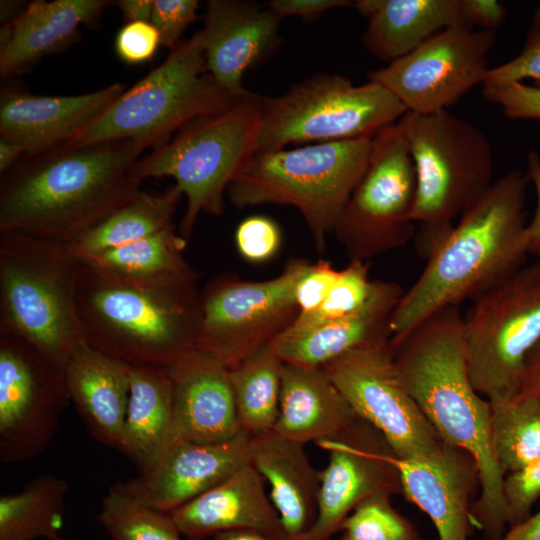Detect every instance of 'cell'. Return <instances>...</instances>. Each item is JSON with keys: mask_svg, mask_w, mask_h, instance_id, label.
Listing matches in <instances>:
<instances>
[{"mask_svg": "<svg viewBox=\"0 0 540 540\" xmlns=\"http://www.w3.org/2000/svg\"><path fill=\"white\" fill-rule=\"evenodd\" d=\"M24 155L25 150L21 145L0 138V174L10 170Z\"/></svg>", "mask_w": 540, "mask_h": 540, "instance_id": "cell-52", "label": "cell"}, {"mask_svg": "<svg viewBox=\"0 0 540 540\" xmlns=\"http://www.w3.org/2000/svg\"><path fill=\"white\" fill-rule=\"evenodd\" d=\"M396 125L414 164V238L427 259L452 230L453 219L493 183L492 149L479 128L448 110L406 112Z\"/></svg>", "mask_w": 540, "mask_h": 540, "instance_id": "cell-7", "label": "cell"}, {"mask_svg": "<svg viewBox=\"0 0 540 540\" xmlns=\"http://www.w3.org/2000/svg\"><path fill=\"white\" fill-rule=\"evenodd\" d=\"M329 453L321 471L317 517L296 540H330L365 500L402 494L399 458L375 427L357 417L340 437L316 443Z\"/></svg>", "mask_w": 540, "mask_h": 540, "instance_id": "cell-17", "label": "cell"}, {"mask_svg": "<svg viewBox=\"0 0 540 540\" xmlns=\"http://www.w3.org/2000/svg\"><path fill=\"white\" fill-rule=\"evenodd\" d=\"M534 81L540 87V6L533 11L526 39L521 52L511 60L489 68L483 87L500 86L523 80Z\"/></svg>", "mask_w": 540, "mask_h": 540, "instance_id": "cell-39", "label": "cell"}, {"mask_svg": "<svg viewBox=\"0 0 540 540\" xmlns=\"http://www.w3.org/2000/svg\"><path fill=\"white\" fill-rule=\"evenodd\" d=\"M281 19L264 5L241 0H209L201 29L207 72L235 98L251 94L242 80L280 45Z\"/></svg>", "mask_w": 540, "mask_h": 540, "instance_id": "cell-19", "label": "cell"}, {"mask_svg": "<svg viewBox=\"0 0 540 540\" xmlns=\"http://www.w3.org/2000/svg\"><path fill=\"white\" fill-rule=\"evenodd\" d=\"M132 366L85 343L71 355L64 371L69 400L89 434L121 452L130 395Z\"/></svg>", "mask_w": 540, "mask_h": 540, "instance_id": "cell-25", "label": "cell"}, {"mask_svg": "<svg viewBox=\"0 0 540 540\" xmlns=\"http://www.w3.org/2000/svg\"><path fill=\"white\" fill-rule=\"evenodd\" d=\"M239 99L225 92L207 72L199 30L170 50L163 63L122 92L66 144L130 139L143 151L156 149L190 123L220 112Z\"/></svg>", "mask_w": 540, "mask_h": 540, "instance_id": "cell-9", "label": "cell"}, {"mask_svg": "<svg viewBox=\"0 0 540 540\" xmlns=\"http://www.w3.org/2000/svg\"><path fill=\"white\" fill-rule=\"evenodd\" d=\"M282 235L272 219L250 216L236 228L235 244L242 258L251 263H263L272 259L280 249Z\"/></svg>", "mask_w": 540, "mask_h": 540, "instance_id": "cell-40", "label": "cell"}, {"mask_svg": "<svg viewBox=\"0 0 540 540\" xmlns=\"http://www.w3.org/2000/svg\"><path fill=\"white\" fill-rule=\"evenodd\" d=\"M264 6L281 20L289 16H300L310 21L331 9L354 7V2L349 0H271Z\"/></svg>", "mask_w": 540, "mask_h": 540, "instance_id": "cell-47", "label": "cell"}, {"mask_svg": "<svg viewBox=\"0 0 540 540\" xmlns=\"http://www.w3.org/2000/svg\"><path fill=\"white\" fill-rule=\"evenodd\" d=\"M389 345L406 389L441 439L474 458L480 495L472 524L486 540H501L508 526L505 475L492 448L490 401L469 377L459 308L432 313Z\"/></svg>", "mask_w": 540, "mask_h": 540, "instance_id": "cell-1", "label": "cell"}, {"mask_svg": "<svg viewBox=\"0 0 540 540\" xmlns=\"http://www.w3.org/2000/svg\"><path fill=\"white\" fill-rule=\"evenodd\" d=\"M527 174L536 192V209L531 222L527 225L528 252L540 255V156L536 151L528 154Z\"/></svg>", "mask_w": 540, "mask_h": 540, "instance_id": "cell-48", "label": "cell"}, {"mask_svg": "<svg viewBox=\"0 0 540 540\" xmlns=\"http://www.w3.org/2000/svg\"><path fill=\"white\" fill-rule=\"evenodd\" d=\"M415 197L414 164L395 123L372 138L366 170L333 229L349 260L368 262L414 238Z\"/></svg>", "mask_w": 540, "mask_h": 540, "instance_id": "cell-13", "label": "cell"}, {"mask_svg": "<svg viewBox=\"0 0 540 540\" xmlns=\"http://www.w3.org/2000/svg\"><path fill=\"white\" fill-rule=\"evenodd\" d=\"M338 274L339 270L325 260L310 264L295 289V299L299 309L298 317L314 312L323 304Z\"/></svg>", "mask_w": 540, "mask_h": 540, "instance_id": "cell-45", "label": "cell"}, {"mask_svg": "<svg viewBox=\"0 0 540 540\" xmlns=\"http://www.w3.org/2000/svg\"><path fill=\"white\" fill-rule=\"evenodd\" d=\"M97 520L114 540H181L170 513L147 506L114 485L101 501Z\"/></svg>", "mask_w": 540, "mask_h": 540, "instance_id": "cell-36", "label": "cell"}, {"mask_svg": "<svg viewBox=\"0 0 540 540\" xmlns=\"http://www.w3.org/2000/svg\"><path fill=\"white\" fill-rule=\"evenodd\" d=\"M406 112L391 92L374 81L354 85L344 76L318 73L282 95L262 96L257 152L295 143L373 138Z\"/></svg>", "mask_w": 540, "mask_h": 540, "instance_id": "cell-10", "label": "cell"}, {"mask_svg": "<svg viewBox=\"0 0 540 540\" xmlns=\"http://www.w3.org/2000/svg\"><path fill=\"white\" fill-rule=\"evenodd\" d=\"M504 496L509 528L531 515V508L540 496V456L524 468L507 474L504 479Z\"/></svg>", "mask_w": 540, "mask_h": 540, "instance_id": "cell-41", "label": "cell"}, {"mask_svg": "<svg viewBox=\"0 0 540 540\" xmlns=\"http://www.w3.org/2000/svg\"><path fill=\"white\" fill-rule=\"evenodd\" d=\"M68 401L63 371L0 327V461L20 463L44 451Z\"/></svg>", "mask_w": 540, "mask_h": 540, "instance_id": "cell-14", "label": "cell"}, {"mask_svg": "<svg viewBox=\"0 0 540 540\" xmlns=\"http://www.w3.org/2000/svg\"><path fill=\"white\" fill-rule=\"evenodd\" d=\"M253 437L242 429L221 442L179 440L149 471L114 486L147 506L170 513L250 463Z\"/></svg>", "mask_w": 540, "mask_h": 540, "instance_id": "cell-18", "label": "cell"}, {"mask_svg": "<svg viewBox=\"0 0 540 540\" xmlns=\"http://www.w3.org/2000/svg\"><path fill=\"white\" fill-rule=\"evenodd\" d=\"M143 152L113 139L24 155L1 175L0 232L71 243L142 191L130 172Z\"/></svg>", "mask_w": 540, "mask_h": 540, "instance_id": "cell-2", "label": "cell"}, {"mask_svg": "<svg viewBox=\"0 0 540 540\" xmlns=\"http://www.w3.org/2000/svg\"><path fill=\"white\" fill-rule=\"evenodd\" d=\"M501 540H540V510L510 527Z\"/></svg>", "mask_w": 540, "mask_h": 540, "instance_id": "cell-51", "label": "cell"}, {"mask_svg": "<svg viewBox=\"0 0 540 540\" xmlns=\"http://www.w3.org/2000/svg\"><path fill=\"white\" fill-rule=\"evenodd\" d=\"M402 494L433 522L438 540H468L471 496L480 487L474 458L447 443L431 455L398 461Z\"/></svg>", "mask_w": 540, "mask_h": 540, "instance_id": "cell-21", "label": "cell"}, {"mask_svg": "<svg viewBox=\"0 0 540 540\" xmlns=\"http://www.w3.org/2000/svg\"><path fill=\"white\" fill-rule=\"evenodd\" d=\"M517 396L540 397V341L528 353Z\"/></svg>", "mask_w": 540, "mask_h": 540, "instance_id": "cell-49", "label": "cell"}, {"mask_svg": "<svg viewBox=\"0 0 540 540\" xmlns=\"http://www.w3.org/2000/svg\"><path fill=\"white\" fill-rule=\"evenodd\" d=\"M198 280L134 284L83 263L77 289L83 342L131 366L171 367L197 346Z\"/></svg>", "mask_w": 540, "mask_h": 540, "instance_id": "cell-4", "label": "cell"}, {"mask_svg": "<svg viewBox=\"0 0 540 540\" xmlns=\"http://www.w3.org/2000/svg\"><path fill=\"white\" fill-rule=\"evenodd\" d=\"M284 362L268 345L230 370L240 426L253 436L274 430Z\"/></svg>", "mask_w": 540, "mask_h": 540, "instance_id": "cell-34", "label": "cell"}, {"mask_svg": "<svg viewBox=\"0 0 540 540\" xmlns=\"http://www.w3.org/2000/svg\"><path fill=\"white\" fill-rule=\"evenodd\" d=\"M107 0H35L11 24L0 48L1 78L26 72L42 58L62 52L80 38L81 26H94Z\"/></svg>", "mask_w": 540, "mask_h": 540, "instance_id": "cell-26", "label": "cell"}, {"mask_svg": "<svg viewBox=\"0 0 540 540\" xmlns=\"http://www.w3.org/2000/svg\"><path fill=\"white\" fill-rule=\"evenodd\" d=\"M357 417L321 367L284 362L274 432L304 445L317 443L340 437Z\"/></svg>", "mask_w": 540, "mask_h": 540, "instance_id": "cell-28", "label": "cell"}, {"mask_svg": "<svg viewBox=\"0 0 540 540\" xmlns=\"http://www.w3.org/2000/svg\"><path fill=\"white\" fill-rule=\"evenodd\" d=\"M49 540H63L60 535H57V536H54L53 538L49 539Z\"/></svg>", "mask_w": 540, "mask_h": 540, "instance_id": "cell-55", "label": "cell"}, {"mask_svg": "<svg viewBox=\"0 0 540 540\" xmlns=\"http://www.w3.org/2000/svg\"><path fill=\"white\" fill-rule=\"evenodd\" d=\"M83 263L66 244L0 232V327L64 368L83 344L77 289Z\"/></svg>", "mask_w": 540, "mask_h": 540, "instance_id": "cell-5", "label": "cell"}, {"mask_svg": "<svg viewBox=\"0 0 540 540\" xmlns=\"http://www.w3.org/2000/svg\"><path fill=\"white\" fill-rule=\"evenodd\" d=\"M154 0H120L115 2L126 23L150 22Z\"/></svg>", "mask_w": 540, "mask_h": 540, "instance_id": "cell-50", "label": "cell"}, {"mask_svg": "<svg viewBox=\"0 0 540 540\" xmlns=\"http://www.w3.org/2000/svg\"><path fill=\"white\" fill-rule=\"evenodd\" d=\"M179 436L196 443L228 440L242 430L230 370L195 349L168 367Z\"/></svg>", "mask_w": 540, "mask_h": 540, "instance_id": "cell-24", "label": "cell"}, {"mask_svg": "<svg viewBox=\"0 0 540 540\" xmlns=\"http://www.w3.org/2000/svg\"><path fill=\"white\" fill-rule=\"evenodd\" d=\"M262 96L254 92L228 108L200 118L165 145L141 156L132 178L170 177L186 198L179 233L191 236L201 213L220 216L229 185L258 151Z\"/></svg>", "mask_w": 540, "mask_h": 540, "instance_id": "cell-8", "label": "cell"}, {"mask_svg": "<svg viewBox=\"0 0 540 540\" xmlns=\"http://www.w3.org/2000/svg\"><path fill=\"white\" fill-rule=\"evenodd\" d=\"M115 82L74 96H41L6 87L0 96V137L34 155L70 142L125 90Z\"/></svg>", "mask_w": 540, "mask_h": 540, "instance_id": "cell-20", "label": "cell"}, {"mask_svg": "<svg viewBox=\"0 0 540 540\" xmlns=\"http://www.w3.org/2000/svg\"><path fill=\"white\" fill-rule=\"evenodd\" d=\"M490 404L493 452L504 475L510 474L540 456V397L516 396Z\"/></svg>", "mask_w": 540, "mask_h": 540, "instance_id": "cell-35", "label": "cell"}, {"mask_svg": "<svg viewBox=\"0 0 540 540\" xmlns=\"http://www.w3.org/2000/svg\"><path fill=\"white\" fill-rule=\"evenodd\" d=\"M321 368L400 460L431 455L445 443L406 389L389 342L355 349Z\"/></svg>", "mask_w": 540, "mask_h": 540, "instance_id": "cell-15", "label": "cell"}, {"mask_svg": "<svg viewBox=\"0 0 540 540\" xmlns=\"http://www.w3.org/2000/svg\"><path fill=\"white\" fill-rule=\"evenodd\" d=\"M390 499L381 494L359 504L340 527L342 540H424Z\"/></svg>", "mask_w": 540, "mask_h": 540, "instance_id": "cell-37", "label": "cell"}, {"mask_svg": "<svg viewBox=\"0 0 540 540\" xmlns=\"http://www.w3.org/2000/svg\"><path fill=\"white\" fill-rule=\"evenodd\" d=\"M69 485L46 474L30 480L20 491L0 497V540H49L63 525Z\"/></svg>", "mask_w": 540, "mask_h": 540, "instance_id": "cell-33", "label": "cell"}, {"mask_svg": "<svg viewBox=\"0 0 540 540\" xmlns=\"http://www.w3.org/2000/svg\"><path fill=\"white\" fill-rule=\"evenodd\" d=\"M371 146L372 138H359L257 152L229 185L226 198L238 209L296 208L323 252L366 170Z\"/></svg>", "mask_w": 540, "mask_h": 540, "instance_id": "cell-6", "label": "cell"}, {"mask_svg": "<svg viewBox=\"0 0 540 540\" xmlns=\"http://www.w3.org/2000/svg\"><path fill=\"white\" fill-rule=\"evenodd\" d=\"M504 5L496 0H461V27L494 31L506 20Z\"/></svg>", "mask_w": 540, "mask_h": 540, "instance_id": "cell-46", "label": "cell"}, {"mask_svg": "<svg viewBox=\"0 0 540 540\" xmlns=\"http://www.w3.org/2000/svg\"><path fill=\"white\" fill-rule=\"evenodd\" d=\"M179 440L169 368L132 366L121 453L142 474Z\"/></svg>", "mask_w": 540, "mask_h": 540, "instance_id": "cell-29", "label": "cell"}, {"mask_svg": "<svg viewBox=\"0 0 540 540\" xmlns=\"http://www.w3.org/2000/svg\"><path fill=\"white\" fill-rule=\"evenodd\" d=\"M374 281L369 279L368 262L350 261L339 270L337 280L323 304L314 312L299 316L291 326H307L350 315L368 300Z\"/></svg>", "mask_w": 540, "mask_h": 540, "instance_id": "cell-38", "label": "cell"}, {"mask_svg": "<svg viewBox=\"0 0 540 540\" xmlns=\"http://www.w3.org/2000/svg\"><path fill=\"white\" fill-rule=\"evenodd\" d=\"M354 7L368 19L363 45L387 63L447 28L461 27V0H358Z\"/></svg>", "mask_w": 540, "mask_h": 540, "instance_id": "cell-30", "label": "cell"}, {"mask_svg": "<svg viewBox=\"0 0 540 540\" xmlns=\"http://www.w3.org/2000/svg\"><path fill=\"white\" fill-rule=\"evenodd\" d=\"M182 196L175 185L161 193L141 191L66 246L84 260L156 234L174 225L173 217Z\"/></svg>", "mask_w": 540, "mask_h": 540, "instance_id": "cell-32", "label": "cell"}, {"mask_svg": "<svg viewBox=\"0 0 540 540\" xmlns=\"http://www.w3.org/2000/svg\"><path fill=\"white\" fill-rule=\"evenodd\" d=\"M484 98L499 106L510 119L540 120V87L515 82L483 87Z\"/></svg>", "mask_w": 540, "mask_h": 540, "instance_id": "cell-43", "label": "cell"}, {"mask_svg": "<svg viewBox=\"0 0 540 540\" xmlns=\"http://www.w3.org/2000/svg\"><path fill=\"white\" fill-rule=\"evenodd\" d=\"M187 240L175 225L135 242L104 251L84 264L111 278L142 285H169L199 279L184 256Z\"/></svg>", "mask_w": 540, "mask_h": 540, "instance_id": "cell-31", "label": "cell"}, {"mask_svg": "<svg viewBox=\"0 0 540 540\" xmlns=\"http://www.w3.org/2000/svg\"><path fill=\"white\" fill-rule=\"evenodd\" d=\"M527 173L513 169L493 182L460 215L404 292L390 319L391 342L432 313L457 306L523 266Z\"/></svg>", "mask_w": 540, "mask_h": 540, "instance_id": "cell-3", "label": "cell"}, {"mask_svg": "<svg viewBox=\"0 0 540 540\" xmlns=\"http://www.w3.org/2000/svg\"><path fill=\"white\" fill-rule=\"evenodd\" d=\"M160 45L159 33L150 22L125 23L114 41L118 58L129 65L150 61Z\"/></svg>", "mask_w": 540, "mask_h": 540, "instance_id": "cell-44", "label": "cell"}, {"mask_svg": "<svg viewBox=\"0 0 540 540\" xmlns=\"http://www.w3.org/2000/svg\"><path fill=\"white\" fill-rule=\"evenodd\" d=\"M462 330L474 389L491 402L516 397L526 357L540 341V261L474 298Z\"/></svg>", "mask_w": 540, "mask_h": 540, "instance_id": "cell-11", "label": "cell"}, {"mask_svg": "<svg viewBox=\"0 0 540 540\" xmlns=\"http://www.w3.org/2000/svg\"><path fill=\"white\" fill-rule=\"evenodd\" d=\"M170 515L188 540H206L233 530H250L275 540H288L278 512L266 494L263 477L251 463Z\"/></svg>", "mask_w": 540, "mask_h": 540, "instance_id": "cell-23", "label": "cell"}, {"mask_svg": "<svg viewBox=\"0 0 540 540\" xmlns=\"http://www.w3.org/2000/svg\"><path fill=\"white\" fill-rule=\"evenodd\" d=\"M495 39L494 31L447 28L368 78L391 92L407 112L448 110L483 83Z\"/></svg>", "mask_w": 540, "mask_h": 540, "instance_id": "cell-16", "label": "cell"}, {"mask_svg": "<svg viewBox=\"0 0 540 540\" xmlns=\"http://www.w3.org/2000/svg\"><path fill=\"white\" fill-rule=\"evenodd\" d=\"M28 4L18 0H2L0 4V21L2 25L13 23L25 11Z\"/></svg>", "mask_w": 540, "mask_h": 540, "instance_id": "cell-53", "label": "cell"}, {"mask_svg": "<svg viewBox=\"0 0 540 540\" xmlns=\"http://www.w3.org/2000/svg\"><path fill=\"white\" fill-rule=\"evenodd\" d=\"M310 264L292 259L279 275L264 281L231 274L210 279L200 289L196 349L232 369L270 345L299 315L295 289Z\"/></svg>", "mask_w": 540, "mask_h": 540, "instance_id": "cell-12", "label": "cell"}, {"mask_svg": "<svg viewBox=\"0 0 540 540\" xmlns=\"http://www.w3.org/2000/svg\"><path fill=\"white\" fill-rule=\"evenodd\" d=\"M403 294L399 284L375 280L358 311L313 325L290 326L270 345L285 363L320 368L355 349L390 342V319Z\"/></svg>", "mask_w": 540, "mask_h": 540, "instance_id": "cell-22", "label": "cell"}, {"mask_svg": "<svg viewBox=\"0 0 540 540\" xmlns=\"http://www.w3.org/2000/svg\"><path fill=\"white\" fill-rule=\"evenodd\" d=\"M197 0H154L150 23L160 36L161 45L169 50L182 40L186 28L195 21Z\"/></svg>", "mask_w": 540, "mask_h": 540, "instance_id": "cell-42", "label": "cell"}, {"mask_svg": "<svg viewBox=\"0 0 540 540\" xmlns=\"http://www.w3.org/2000/svg\"><path fill=\"white\" fill-rule=\"evenodd\" d=\"M250 463L270 485L287 539L305 534L317 517L321 471L311 464L304 444L274 431L254 436Z\"/></svg>", "mask_w": 540, "mask_h": 540, "instance_id": "cell-27", "label": "cell"}, {"mask_svg": "<svg viewBox=\"0 0 540 540\" xmlns=\"http://www.w3.org/2000/svg\"><path fill=\"white\" fill-rule=\"evenodd\" d=\"M206 540H275L250 530H233L214 534Z\"/></svg>", "mask_w": 540, "mask_h": 540, "instance_id": "cell-54", "label": "cell"}]
</instances>
